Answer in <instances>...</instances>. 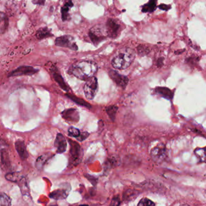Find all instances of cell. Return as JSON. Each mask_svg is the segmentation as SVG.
I'll use <instances>...</instances> for the list:
<instances>
[{"label":"cell","instance_id":"1","mask_svg":"<svg viewBox=\"0 0 206 206\" xmlns=\"http://www.w3.org/2000/svg\"><path fill=\"white\" fill-rule=\"evenodd\" d=\"M98 69L97 64L89 61L77 62L72 66L71 73L79 79L86 81L96 74Z\"/></svg>","mask_w":206,"mask_h":206},{"label":"cell","instance_id":"2","mask_svg":"<svg viewBox=\"0 0 206 206\" xmlns=\"http://www.w3.org/2000/svg\"><path fill=\"white\" fill-rule=\"evenodd\" d=\"M135 57V51L129 47L122 48L112 59V66L118 70H124L131 66Z\"/></svg>","mask_w":206,"mask_h":206},{"label":"cell","instance_id":"3","mask_svg":"<svg viewBox=\"0 0 206 206\" xmlns=\"http://www.w3.org/2000/svg\"><path fill=\"white\" fill-rule=\"evenodd\" d=\"M70 150V164L72 166H77L79 164L83 157V150L81 146L75 141L69 140Z\"/></svg>","mask_w":206,"mask_h":206},{"label":"cell","instance_id":"4","mask_svg":"<svg viewBox=\"0 0 206 206\" xmlns=\"http://www.w3.org/2000/svg\"><path fill=\"white\" fill-rule=\"evenodd\" d=\"M89 37L94 44L97 45L102 41L105 40L106 37L108 36L106 30H105L103 26L96 25L90 29L89 32Z\"/></svg>","mask_w":206,"mask_h":206},{"label":"cell","instance_id":"5","mask_svg":"<svg viewBox=\"0 0 206 206\" xmlns=\"http://www.w3.org/2000/svg\"><path fill=\"white\" fill-rule=\"evenodd\" d=\"M98 90V82L96 77L93 76L86 80L84 86V91L86 98L88 100H93Z\"/></svg>","mask_w":206,"mask_h":206},{"label":"cell","instance_id":"6","mask_svg":"<svg viewBox=\"0 0 206 206\" xmlns=\"http://www.w3.org/2000/svg\"><path fill=\"white\" fill-rule=\"evenodd\" d=\"M55 45L59 47H66L75 51L78 50L74 37L70 35H64L57 37L55 40Z\"/></svg>","mask_w":206,"mask_h":206},{"label":"cell","instance_id":"7","mask_svg":"<svg viewBox=\"0 0 206 206\" xmlns=\"http://www.w3.org/2000/svg\"><path fill=\"white\" fill-rule=\"evenodd\" d=\"M150 155L152 159L156 163H161L168 157V151L163 145H159L151 150Z\"/></svg>","mask_w":206,"mask_h":206},{"label":"cell","instance_id":"8","mask_svg":"<svg viewBox=\"0 0 206 206\" xmlns=\"http://www.w3.org/2000/svg\"><path fill=\"white\" fill-rule=\"evenodd\" d=\"M120 29V24L114 19L110 18L106 24V30L108 37L115 38L117 37Z\"/></svg>","mask_w":206,"mask_h":206},{"label":"cell","instance_id":"9","mask_svg":"<svg viewBox=\"0 0 206 206\" xmlns=\"http://www.w3.org/2000/svg\"><path fill=\"white\" fill-rule=\"evenodd\" d=\"M109 76L117 86L122 88H125L129 82V79L126 76L120 75L113 70L109 71Z\"/></svg>","mask_w":206,"mask_h":206},{"label":"cell","instance_id":"10","mask_svg":"<svg viewBox=\"0 0 206 206\" xmlns=\"http://www.w3.org/2000/svg\"><path fill=\"white\" fill-rule=\"evenodd\" d=\"M38 71V70L30 66H21L10 73L9 76H19L22 75H33Z\"/></svg>","mask_w":206,"mask_h":206},{"label":"cell","instance_id":"11","mask_svg":"<svg viewBox=\"0 0 206 206\" xmlns=\"http://www.w3.org/2000/svg\"><path fill=\"white\" fill-rule=\"evenodd\" d=\"M62 117L64 120L68 122L75 123L79 120V114L74 108L66 109L62 112Z\"/></svg>","mask_w":206,"mask_h":206},{"label":"cell","instance_id":"12","mask_svg":"<svg viewBox=\"0 0 206 206\" xmlns=\"http://www.w3.org/2000/svg\"><path fill=\"white\" fill-rule=\"evenodd\" d=\"M55 146L56 148V152L58 154L64 153L66 150L67 143L66 138L62 134L60 133L57 134L55 141Z\"/></svg>","mask_w":206,"mask_h":206},{"label":"cell","instance_id":"13","mask_svg":"<svg viewBox=\"0 0 206 206\" xmlns=\"http://www.w3.org/2000/svg\"><path fill=\"white\" fill-rule=\"evenodd\" d=\"M15 146L21 159L22 160L27 159L29 155L26 150L24 142L23 141L18 140L16 141Z\"/></svg>","mask_w":206,"mask_h":206},{"label":"cell","instance_id":"14","mask_svg":"<svg viewBox=\"0 0 206 206\" xmlns=\"http://www.w3.org/2000/svg\"><path fill=\"white\" fill-rule=\"evenodd\" d=\"M52 73H53V76L56 81V82L59 85V86L64 89L66 91H68V87L66 85V82L64 81V79L61 76V74L57 71V70L56 68H52Z\"/></svg>","mask_w":206,"mask_h":206},{"label":"cell","instance_id":"15","mask_svg":"<svg viewBox=\"0 0 206 206\" xmlns=\"http://www.w3.org/2000/svg\"><path fill=\"white\" fill-rule=\"evenodd\" d=\"M72 7H73V3L71 0H69L61 8L62 19L63 21H66L68 19V17H69L68 12Z\"/></svg>","mask_w":206,"mask_h":206},{"label":"cell","instance_id":"16","mask_svg":"<svg viewBox=\"0 0 206 206\" xmlns=\"http://www.w3.org/2000/svg\"><path fill=\"white\" fill-rule=\"evenodd\" d=\"M68 194V191L64 189H58L50 194V197L55 199H62L66 198Z\"/></svg>","mask_w":206,"mask_h":206},{"label":"cell","instance_id":"17","mask_svg":"<svg viewBox=\"0 0 206 206\" xmlns=\"http://www.w3.org/2000/svg\"><path fill=\"white\" fill-rule=\"evenodd\" d=\"M53 35L51 33V30L47 27L40 28L37 32L36 37L39 40H41L47 37H53Z\"/></svg>","mask_w":206,"mask_h":206},{"label":"cell","instance_id":"18","mask_svg":"<svg viewBox=\"0 0 206 206\" xmlns=\"http://www.w3.org/2000/svg\"><path fill=\"white\" fill-rule=\"evenodd\" d=\"M52 155L50 153L43 154L41 156L39 157L36 161V167L37 168V169H41L43 168L46 163L48 161V159H50Z\"/></svg>","mask_w":206,"mask_h":206},{"label":"cell","instance_id":"19","mask_svg":"<svg viewBox=\"0 0 206 206\" xmlns=\"http://www.w3.org/2000/svg\"><path fill=\"white\" fill-rule=\"evenodd\" d=\"M195 155L199 161L206 163V146L204 148H198L194 150Z\"/></svg>","mask_w":206,"mask_h":206},{"label":"cell","instance_id":"20","mask_svg":"<svg viewBox=\"0 0 206 206\" xmlns=\"http://www.w3.org/2000/svg\"><path fill=\"white\" fill-rule=\"evenodd\" d=\"M156 92L161 95L163 97L168 99H171L173 96L172 91L167 88L159 87L156 89Z\"/></svg>","mask_w":206,"mask_h":206},{"label":"cell","instance_id":"21","mask_svg":"<svg viewBox=\"0 0 206 206\" xmlns=\"http://www.w3.org/2000/svg\"><path fill=\"white\" fill-rule=\"evenodd\" d=\"M157 4V0H150L148 3L144 5L142 8V12H150L154 11Z\"/></svg>","mask_w":206,"mask_h":206},{"label":"cell","instance_id":"22","mask_svg":"<svg viewBox=\"0 0 206 206\" xmlns=\"http://www.w3.org/2000/svg\"><path fill=\"white\" fill-rule=\"evenodd\" d=\"M9 24V20L8 18L6 17V15L3 14V13H1V33H3L5 32L6 30L7 29V27Z\"/></svg>","mask_w":206,"mask_h":206},{"label":"cell","instance_id":"23","mask_svg":"<svg viewBox=\"0 0 206 206\" xmlns=\"http://www.w3.org/2000/svg\"><path fill=\"white\" fill-rule=\"evenodd\" d=\"M11 199L6 194L2 193L0 195V206H9L12 204Z\"/></svg>","mask_w":206,"mask_h":206},{"label":"cell","instance_id":"24","mask_svg":"<svg viewBox=\"0 0 206 206\" xmlns=\"http://www.w3.org/2000/svg\"><path fill=\"white\" fill-rule=\"evenodd\" d=\"M117 109H118V108L114 105L110 106L106 108V111L112 121H114V120H115Z\"/></svg>","mask_w":206,"mask_h":206},{"label":"cell","instance_id":"25","mask_svg":"<svg viewBox=\"0 0 206 206\" xmlns=\"http://www.w3.org/2000/svg\"><path fill=\"white\" fill-rule=\"evenodd\" d=\"M5 177L8 181H12V182H15V183H17L18 181H19L20 179L22 178H19L20 177L19 174L17 172L8 173L6 175Z\"/></svg>","mask_w":206,"mask_h":206},{"label":"cell","instance_id":"26","mask_svg":"<svg viewBox=\"0 0 206 206\" xmlns=\"http://www.w3.org/2000/svg\"><path fill=\"white\" fill-rule=\"evenodd\" d=\"M68 135L70 137H75V138H77L81 134L80 131L77 128H76L75 127L69 128V129L68 130Z\"/></svg>","mask_w":206,"mask_h":206},{"label":"cell","instance_id":"27","mask_svg":"<svg viewBox=\"0 0 206 206\" xmlns=\"http://www.w3.org/2000/svg\"><path fill=\"white\" fill-rule=\"evenodd\" d=\"M138 206H155V204L150 200V199H148L146 198H144L141 199L140 202L138 204Z\"/></svg>","mask_w":206,"mask_h":206},{"label":"cell","instance_id":"28","mask_svg":"<svg viewBox=\"0 0 206 206\" xmlns=\"http://www.w3.org/2000/svg\"><path fill=\"white\" fill-rule=\"evenodd\" d=\"M89 133L87 132H84L82 133H81L80 135L76 138L77 140L80 141H82L85 140L86 139H87L89 136Z\"/></svg>","mask_w":206,"mask_h":206},{"label":"cell","instance_id":"29","mask_svg":"<svg viewBox=\"0 0 206 206\" xmlns=\"http://www.w3.org/2000/svg\"><path fill=\"white\" fill-rule=\"evenodd\" d=\"M120 201L119 198L118 197H115V198H114L112 199L111 204V205H116V206H117V205H119L120 204Z\"/></svg>","mask_w":206,"mask_h":206},{"label":"cell","instance_id":"30","mask_svg":"<svg viewBox=\"0 0 206 206\" xmlns=\"http://www.w3.org/2000/svg\"><path fill=\"white\" fill-rule=\"evenodd\" d=\"M32 2H33V4L43 6V5H44V4H45L46 0H33Z\"/></svg>","mask_w":206,"mask_h":206},{"label":"cell","instance_id":"31","mask_svg":"<svg viewBox=\"0 0 206 206\" xmlns=\"http://www.w3.org/2000/svg\"><path fill=\"white\" fill-rule=\"evenodd\" d=\"M159 8H160L161 9L166 10L169 9L170 7H169V6H166V5H160V6H159Z\"/></svg>","mask_w":206,"mask_h":206}]
</instances>
